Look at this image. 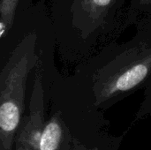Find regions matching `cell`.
<instances>
[{"mask_svg": "<svg viewBox=\"0 0 151 150\" xmlns=\"http://www.w3.org/2000/svg\"><path fill=\"white\" fill-rule=\"evenodd\" d=\"M43 127V89L41 76L38 74L31 95L30 114L27 121L21 128L16 142L38 150Z\"/></svg>", "mask_w": 151, "mask_h": 150, "instance_id": "7a4b0ae2", "label": "cell"}, {"mask_svg": "<svg viewBox=\"0 0 151 150\" xmlns=\"http://www.w3.org/2000/svg\"><path fill=\"white\" fill-rule=\"evenodd\" d=\"M88 4L95 9H103L110 5L112 0H86Z\"/></svg>", "mask_w": 151, "mask_h": 150, "instance_id": "8992f818", "label": "cell"}, {"mask_svg": "<svg viewBox=\"0 0 151 150\" xmlns=\"http://www.w3.org/2000/svg\"><path fill=\"white\" fill-rule=\"evenodd\" d=\"M150 66L151 58H150L129 67L124 72L119 74L108 82L102 90L99 100L104 101L119 92L128 91L136 87L146 78L150 72Z\"/></svg>", "mask_w": 151, "mask_h": 150, "instance_id": "3957f363", "label": "cell"}, {"mask_svg": "<svg viewBox=\"0 0 151 150\" xmlns=\"http://www.w3.org/2000/svg\"><path fill=\"white\" fill-rule=\"evenodd\" d=\"M16 150H35L22 143H19V142H16Z\"/></svg>", "mask_w": 151, "mask_h": 150, "instance_id": "52a82bcc", "label": "cell"}, {"mask_svg": "<svg viewBox=\"0 0 151 150\" xmlns=\"http://www.w3.org/2000/svg\"><path fill=\"white\" fill-rule=\"evenodd\" d=\"M18 2L19 0H1L0 21L4 22L7 26L8 29H10L11 27L12 26Z\"/></svg>", "mask_w": 151, "mask_h": 150, "instance_id": "5b68a950", "label": "cell"}, {"mask_svg": "<svg viewBox=\"0 0 151 150\" xmlns=\"http://www.w3.org/2000/svg\"><path fill=\"white\" fill-rule=\"evenodd\" d=\"M62 126L58 115H55L43 127L38 150H57L62 139Z\"/></svg>", "mask_w": 151, "mask_h": 150, "instance_id": "277c9868", "label": "cell"}, {"mask_svg": "<svg viewBox=\"0 0 151 150\" xmlns=\"http://www.w3.org/2000/svg\"><path fill=\"white\" fill-rule=\"evenodd\" d=\"M32 43L27 37L13 52L1 75L0 150H12L24 110L26 81L35 64Z\"/></svg>", "mask_w": 151, "mask_h": 150, "instance_id": "6da1fadb", "label": "cell"}]
</instances>
